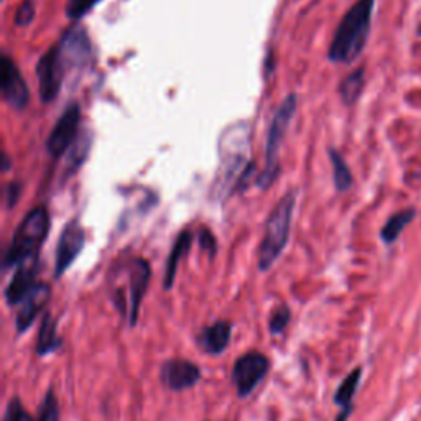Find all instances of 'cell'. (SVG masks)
<instances>
[{"mask_svg": "<svg viewBox=\"0 0 421 421\" xmlns=\"http://www.w3.org/2000/svg\"><path fill=\"white\" fill-rule=\"evenodd\" d=\"M375 0H357L339 22L329 43L328 58L333 63L349 65L366 50L372 28V13Z\"/></svg>", "mask_w": 421, "mask_h": 421, "instance_id": "cell-1", "label": "cell"}, {"mask_svg": "<svg viewBox=\"0 0 421 421\" xmlns=\"http://www.w3.org/2000/svg\"><path fill=\"white\" fill-rule=\"evenodd\" d=\"M219 173L216 193L221 199L241 188L243 176L253 165L250 161V135L246 123H236L222 133L219 142Z\"/></svg>", "mask_w": 421, "mask_h": 421, "instance_id": "cell-2", "label": "cell"}, {"mask_svg": "<svg viewBox=\"0 0 421 421\" xmlns=\"http://www.w3.org/2000/svg\"><path fill=\"white\" fill-rule=\"evenodd\" d=\"M119 270L126 276V285H116L111 290L112 303L122 316H126L128 326L135 328L140 316L142 301L145 298L152 279V267L142 257H132L131 260L119 265Z\"/></svg>", "mask_w": 421, "mask_h": 421, "instance_id": "cell-3", "label": "cell"}, {"mask_svg": "<svg viewBox=\"0 0 421 421\" xmlns=\"http://www.w3.org/2000/svg\"><path fill=\"white\" fill-rule=\"evenodd\" d=\"M296 204V193L288 191L275 208L272 209L269 219L265 222V231L258 247V270L269 272L275 265L281 253L288 246L291 221Z\"/></svg>", "mask_w": 421, "mask_h": 421, "instance_id": "cell-4", "label": "cell"}, {"mask_svg": "<svg viewBox=\"0 0 421 421\" xmlns=\"http://www.w3.org/2000/svg\"><path fill=\"white\" fill-rule=\"evenodd\" d=\"M48 232H50V213L43 206H38L23 218L17 231L13 232L4 257V269H13L28 258L40 255Z\"/></svg>", "mask_w": 421, "mask_h": 421, "instance_id": "cell-5", "label": "cell"}, {"mask_svg": "<svg viewBox=\"0 0 421 421\" xmlns=\"http://www.w3.org/2000/svg\"><path fill=\"white\" fill-rule=\"evenodd\" d=\"M298 109V95L290 94L281 100L276 111L272 116L269 132H267L265 145V166L257 178L258 189H270L280 175V150L283 145L286 133Z\"/></svg>", "mask_w": 421, "mask_h": 421, "instance_id": "cell-6", "label": "cell"}, {"mask_svg": "<svg viewBox=\"0 0 421 421\" xmlns=\"http://www.w3.org/2000/svg\"><path fill=\"white\" fill-rule=\"evenodd\" d=\"M270 370V359L260 351H248L234 362L231 382L239 399H247Z\"/></svg>", "mask_w": 421, "mask_h": 421, "instance_id": "cell-7", "label": "cell"}, {"mask_svg": "<svg viewBox=\"0 0 421 421\" xmlns=\"http://www.w3.org/2000/svg\"><path fill=\"white\" fill-rule=\"evenodd\" d=\"M38 89H40V99L45 104H50L58 98L63 88V81L66 74V66L61 58L58 45L51 46L46 53H43L38 60L36 68Z\"/></svg>", "mask_w": 421, "mask_h": 421, "instance_id": "cell-8", "label": "cell"}, {"mask_svg": "<svg viewBox=\"0 0 421 421\" xmlns=\"http://www.w3.org/2000/svg\"><path fill=\"white\" fill-rule=\"evenodd\" d=\"M81 123V107L79 104H71L65 109L61 117L56 121L55 127L51 128L50 135L46 138L48 155L58 160L66 152L73 147L78 137Z\"/></svg>", "mask_w": 421, "mask_h": 421, "instance_id": "cell-9", "label": "cell"}, {"mask_svg": "<svg viewBox=\"0 0 421 421\" xmlns=\"http://www.w3.org/2000/svg\"><path fill=\"white\" fill-rule=\"evenodd\" d=\"M86 246V231L78 219L69 221L61 231V236L56 243L55 253V279H61L76 258L81 255Z\"/></svg>", "mask_w": 421, "mask_h": 421, "instance_id": "cell-10", "label": "cell"}, {"mask_svg": "<svg viewBox=\"0 0 421 421\" xmlns=\"http://www.w3.org/2000/svg\"><path fill=\"white\" fill-rule=\"evenodd\" d=\"M0 89L2 98L15 111H23L30 102V89L22 71L8 55L0 61Z\"/></svg>", "mask_w": 421, "mask_h": 421, "instance_id": "cell-11", "label": "cell"}, {"mask_svg": "<svg viewBox=\"0 0 421 421\" xmlns=\"http://www.w3.org/2000/svg\"><path fill=\"white\" fill-rule=\"evenodd\" d=\"M203 372L201 367L188 359H168L160 367V382L165 389L175 394L189 390L199 384Z\"/></svg>", "mask_w": 421, "mask_h": 421, "instance_id": "cell-12", "label": "cell"}, {"mask_svg": "<svg viewBox=\"0 0 421 421\" xmlns=\"http://www.w3.org/2000/svg\"><path fill=\"white\" fill-rule=\"evenodd\" d=\"M38 267H40V255L28 258V260L15 267L13 276L6 286V291H4V298L11 308H18L22 301L27 298V295L35 288L38 283Z\"/></svg>", "mask_w": 421, "mask_h": 421, "instance_id": "cell-13", "label": "cell"}, {"mask_svg": "<svg viewBox=\"0 0 421 421\" xmlns=\"http://www.w3.org/2000/svg\"><path fill=\"white\" fill-rule=\"evenodd\" d=\"M58 48L66 71L81 69L84 65L89 63L91 55H93V45H91L84 28H71L66 32L58 43Z\"/></svg>", "mask_w": 421, "mask_h": 421, "instance_id": "cell-14", "label": "cell"}, {"mask_svg": "<svg viewBox=\"0 0 421 421\" xmlns=\"http://www.w3.org/2000/svg\"><path fill=\"white\" fill-rule=\"evenodd\" d=\"M51 298V286L45 281H38L30 293L27 295V298L22 301L20 306L17 309L15 316V329L17 334L27 333L32 328V324L35 323V319L40 316V313H45V308L48 301Z\"/></svg>", "mask_w": 421, "mask_h": 421, "instance_id": "cell-15", "label": "cell"}, {"mask_svg": "<svg viewBox=\"0 0 421 421\" xmlns=\"http://www.w3.org/2000/svg\"><path fill=\"white\" fill-rule=\"evenodd\" d=\"M232 338V323L227 319H218L213 324L201 328L196 336V344L208 356H221L227 351Z\"/></svg>", "mask_w": 421, "mask_h": 421, "instance_id": "cell-16", "label": "cell"}, {"mask_svg": "<svg viewBox=\"0 0 421 421\" xmlns=\"http://www.w3.org/2000/svg\"><path fill=\"white\" fill-rule=\"evenodd\" d=\"M61 347H63V339H61L58 334V323L53 318L50 311L46 309L45 313L41 314L35 354L38 357H46L50 356V354L58 352Z\"/></svg>", "mask_w": 421, "mask_h": 421, "instance_id": "cell-17", "label": "cell"}, {"mask_svg": "<svg viewBox=\"0 0 421 421\" xmlns=\"http://www.w3.org/2000/svg\"><path fill=\"white\" fill-rule=\"evenodd\" d=\"M191 246H193V234L188 229L181 231L178 234V237L175 239L173 247H171V252L168 255V260H166V267H165V279H163V288L165 291L173 290L175 286V280H176V272H178V265L186 253L189 252Z\"/></svg>", "mask_w": 421, "mask_h": 421, "instance_id": "cell-18", "label": "cell"}, {"mask_svg": "<svg viewBox=\"0 0 421 421\" xmlns=\"http://www.w3.org/2000/svg\"><path fill=\"white\" fill-rule=\"evenodd\" d=\"M416 216V210L413 208H406L401 209L399 213L392 214L389 218V221L384 224V227H382L380 231V239L384 241L387 246H390V243H394L396 239L400 237V234L405 231V227L411 224Z\"/></svg>", "mask_w": 421, "mask_h": 421, "instance_id": "cell-19", "label": "cell"}, {"mask_svg": "<svg viewBox=\"0 0 421 421\" xmlns=\"http://www.w3.org/2000/svg\"><path fill=\"white\" fill-rule=\"evenodd\" d=\"M363 86H366V69L359 68L347 74L339 83V95H341L342 102L346 105L356 104L363 93Z\"/></svg>", "mask_w": 421, "mask_h": 421, "instance_id": "cell-20", "label": "cell"}, {"mask_svg": "<svg viewBox=\"0 0 421 421\" xmlns=\"http://www.w3.org/2000/svg\"><path fill=\"white\" fill-rule=\"evenodd\" d=\"M329 160H331L333 180L336 189L339 193H344V191L351 189L354 185L352 171L349 168L347 161L344 160V156L336 150V148H331V150H329Z\"/></svg>", "mask_w": 421, "mask_h": 421, "instance_id": "cell-21", "label": "cell"}, {"mask_svg": "<svg viewBox=\"0 0 421 421\" xmlns=\"http://www.w3.org/2000/svg\"><path fill=\"white\" fill-rule=\"evenodd\" d=\"M362 379V367H356L352 372L344 377V380L339 384L336 394H334V403L338 406H349L354 405V396H356V392L359 389V384H361Z\"/></svg>", "mask_w": 421, "mask_h": 421, "instance_id": "cell-22", "label": "cell"}, {"mask_svg": "<svg viewBox=\"0 0 421 421\" xmlns=\"http://www.w3.org/2000/svg\"><path fill=\"white\" fill-rule=\"evenodd\" d=\"M35 421H60V403L53 387H50L43 396Z\"/></svg>", "mask_w": 421, "mask_h": 421, "instance_id": "cell-23", "label": "cell"}, {"mask_svg": "<svg viewBox=\"0 0 421 421\" xmlns=\"http://www.w3.org/2000/svg\"><path fill=\"white\" fill-rule=\"evenodd\" d=\"M291 321V309L288 308V305L280 303L279 306H275L272 309L270 318H269V329L270 333L276 336V334H281L286 329Z\"/></svg>", "mask_w": 421, "mask_h": 421, "instance_id": "cell-24", "label": "cell"}, {"mask_svg": "<svg viewBox=\"0 0 421 421\" xmlns=\"http://www.w3.org/2000/svg\"><path fill=\"white\" fill-rule=\"evenodd\" d=\"M2 421H35V418L25 410L22 400L18 399L17 395H13L12 399L7 401Z\"/></svg>", "mask_w": 421, "mask_h": 421, "instance_id": "cell-25", "label": "cell"}, {"mask_svg": "<svg viewBox=\"0 0 421 421\" xmlns=\"http://www.w3.org/2000/svg\"><path fill=\"white\" fill-rule=\"evenodd\" d=\"M99 2H102V0H68L65 8L66 17H68L69 20H81V18L88 15Z\"/></svg>", "mask_w": 421, "mask_h": 421, "instance_id": "cell-26", "label": "cell"}, {"mask_svg": "<svg viewBox=\"0 0 421 421\" xmlns=\"http://www.w3.org/2000/svg\"><path fill=\"white\" fill-rule=\"evenodd\" d=\"M36 15L35 2L33 0H23L20 7L15 12V25L17 27H28Z\"/></svg>", "mask_w": 421, "mask_h": 421, "instance_id": "cell-27", "label": "cell"}, {"mask_svg": "<svg viewBox=\"0 0 421 421\" xmlns=\"http://www.w3.org/2000/svg\"><path fill=\"white\" fill-rule=\"evenodd\" d=\"M198 242H199V247L203 248V250L208 252L210 258H214V255H216V252H218V242H216V237L213 236V232H209L208 229L199 231Z\"/></svg>", "mask_w": 421, "mask_h": 421, "instance_id": "cell-28", "label": "cell"}, {"mask_svg": "<svg viewBox=\"0 0 421 421\" xmlns=\"http://www.w3.org/2000/svg\"><path fill=\"white\" fill-rule=\"evenodd\" d=\"M20 193H22V185L20 183H15V181H13V183H11L7 186L6 196H7V206H8V208L15 206Z\"/></svg>", "mask_w": 421, "mask_h": 421, "instance_id": "cell-29", "label": "cell"}, {"mask_svg": "<svg viewBox=\"0 0 421 421\" xmlns=\"http://www.w3.org/2000/svg\"><path fill=\"white\" fill-rule=\"evenodd\" d=\"M352 411H354V405L344 406V408H341V411H339V415L336 416V420L334 421H349V416L352 415Z\"/></svg>", "mask_w": 421, "mask_h": 421, "instance_id": "cell-30", "label": "cell"}, {"mask_svg": "<svg viewBox=\"0 0 421 421\" xmlns=\"http://www.w3.org/2000/svg\"><path fill=\"white\" fill-rule=\"evenodd\" d=\"M418 35L421 36V23H420V27H418Z\"/></svg>", "mask_w": 421, "mask_h": 421, "instance_id": "cell-31", "label": "cell"}]
</instances>
